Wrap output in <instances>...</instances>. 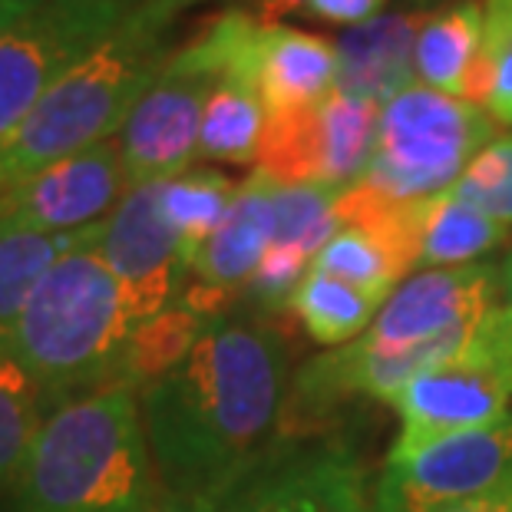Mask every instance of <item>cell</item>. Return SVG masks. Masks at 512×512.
I'll list each match as a JSON object with an SVG mask.
<instances>
[{"label": "cell", "mask_w": 512, "mask_h": 512, "mask_svg": "<svg viewBox=\"0 0 512 512\" xmlns=\"http://www.w3.org/2000/svg\"><path fill=\"white\" fill-rule=\"evenodd\" d=\"M288 397V347L275 328L219 318L189 357L139 394L166 499H228L268 460Z\"/></svg>", "instance_id": "1"}, {"label": "cell", "mask_w": 512, "mask_h": 512, "mask_svg": "<svg viewBox=\"0 0 512 512\" xmlns=\"http://www.w3.org/2000/svg\"><path fill=\"white\" fill-rule=\"evenodd\" d=\"M159 503L139 390L110 384L50 413L0 512H156Z\"/></svg>", "instance_id": "2"}, {"label": "cell", "mask_w": 512, "mask_h": 512, "mask_svg": "<svg viewBox=\"0 0 512 512\" xmlns=\"http://www.w3.org/2000/svg\"><path fill=\"white\" fill-rule=\"evenodd\" d=\"M172 10L149 4L73 63L0 149V192L53 162L116 139L172 53Z\"/></svg>", "instance_id": "3"}, {"label": "cell", "mask_w": 512, "mask_h": 512, "mask_svg": "<svg viewBox=\"0 0 512 512\" xmlns=\"http://www.w3.org/2000/svg\"><path fill=\"white\" fill-rule=\"evenodd\" d=\"M100 238L73 248L43 275L10 347L40 384L50 413L119 384L123 351L136 331L126 288L103 261Z\"/></svg>", "instance_id": "4"}, {"label": "cell", "mask_w": 512, "mask_h": 512, "mask_svg": "<svg viewBox=\"0 0 512 512\" xmlns=\"http://www.w3.org/2000/svg\"><path fill=\"white\" fill-rule=\"evenodd\" d=\"M493 139L499 126L483 106L413 83L380 110L374 156L361 182L400 202L433 199L453 189Z\"/></svg>", "instance_id": "5"}, {"label": "cell", "mask_w": 512, "mask_h": 512, "mask_svg": "<svg viewBox=\"0 0 512 512\" xmlns=\"http://www.w3.org/2000/svg\"><path fill=\"white\" fill-rule=\"evenodd\" d=\"M384 106L334 90L321 103L268 116L255 172L275 185H321L344 192L361 182Z\"/></svg>", "instance_id": "6"}, {"label": "cell", "mask_w": 512, "mask_h": 512, "mask_svg": "<svg viewBox=\"0 0 512 512\" xmlns=\"http://www.w3.org/2000/svg\"><path fill=\"white\" fill-rule=\"evenodd\" d=\"M506 483H512V413L413 453H387L374 512H440Z\"/></svg>", "instance_id": "7"}, {"label": "cell", "mask_w": 512, "mask_h": 512, "mask_svg": "<svg viewBox=\"0 0 512 512\" xmlns=\"http://www.w3.org/2000/svg\"><path fill=\"white\" fill-rule=\"evenodd\" d=\"M219 83V76L185 47L172 53L169 67L116 136L129 189L169 182L189 172L192 159L199 156L205 103Z\"/></svg>", "instance_id": "8"}, {"label": "cell", "mask_w": 512, "mask_h": 512, "mask_svg": "<svg viewBox=\"0 0 512 512\" xmlns=\"http://www.w3.org/2000/svg\"><path fill=\"white\" fill-rule=\"evenodd\" d=\"M129 192L119 139L53 162L0 192V235H60L100 225Z\"/></svg>", "instance_id": "9"}, {"label": "cell", "mask_w": 512, "mask_h": 512, "mask_svg": "<svg viewBox=\"0 0 512 512\" xmlns=\"http://www.w3.org/2000/svg\"><path fill=\"white\" fill-rule=\"evenodd\" d=\"M374 489L351 446L278 443L225 499L222 512H374Z\"/></svg>", "instance_id": "10"}, {"label": "cell", "mask_w": 512, "mask_h": 512, "mask_svg": "<svg viewBox=\"0 0 512 512\" xmlns=\"http://www.w3.org/2000/svg\"><path fill=\"white\" fill-rule=\"evenodd\" d=\"M100 255L123 281L136 328L182 298L185 275H192V268L179 232L162 212V182L139 185L123 195L103 222Z\"/></svg>", "instance_id": "11"}, {"label": "cell", "mask_w": 512, "mask_h": 512, "mask_svg": "<svg viewBox=\"0 0 512 512\" xmlns=\"http://www.w3.org/2000/svg\"><path fill=\"white\" fill-rule=\"evenodd\" d=\"M106 40L50 0H34L0 30V149H4L50 86L96 43Z\"/></svg>", "instance_id": "12"}, {"label": "cell", "mask_w": 512, "mask_h": 512, "mask_svg": "<svg viewBox=\"0 0 512 512\" xmlns=\"http://www.w3.org/2000/svg\"><path fill=\"white\" fill-rule=\"evenodd\" d=\"M499 294V265L473 261L463 268H430L403 281L364 334L384 347H420L450 334H473Z\"/></svg>", "instance_id": "13"}, {"label": "cell", "mask_w": 512, "mask_h": 512, "mask_svg": "<svg viewBox=\"0 0 512 512\" xmlns=\"http://www.w3.org/2000/svg\"><path fill=\"white\" fill-rule=\"evenodd\" d=\"M512 390L486 367L456 361L413 377L390 407L400 417V437L390 453H413L420 446L489 427L509 413Z\"/></svg>", "instance_id": "14"}, {"label": "cell", "mask_w": 512, "mask_h": 512, "mask_svg": "<svg viewBox=\"0 0 512 512\" xmlns=\"http://www.w3.org/2000/svg\"><path fill=\"white\" fill-rule=\"evenodd\" d=\"M413 70L420 86L453 100L483 106L489 96L486 10L479 0H456L423 14Z\"/></svg>", "instance_id": "15"}, {"label": "cell", "mask_w": 512, "mask_h": 512, "mask_svg": "<svg viewBox=\"0 0 512 512\" xmlns=\"http://www.w3.org/2000/svg\"><path fill=\"white\" fill-rule=\"evenodd\" d=\"M337 43L261 20L255 47V90L265 113H294L337 90Z\"/></svg>", "instance_id": "16"}, {"label": "cell", "mask_w": 512, "mask_h": 512, "mask_svg": "<svg viewBox=\"0 0 512 512\" xmlns=\"http://www.w3.org/2000/svg\"><path fill=\"white\" fill-rule=\"evenodd\" d=\"M423 14H380L377 20L351 27L337 43V90L387 106L394 96L417 83L413 50H417Z\"/></svg>", "instance_id": "17"}, {"label": "cell", "mask_w": 512, "mask_h": 512, "mask_svg": "<svg viewBox=\"0 0 512 512\" xmlns=\"http://www.w3.org/2000/svg\"><path fill=\"white\" fill-rule=\"evenodd\" d=\"M271 195H275V182L261 172H252V179L238 185V195L219 232L192 261V275L202 285L222 291H238L248 285L261 255L271 245V225H275Z\"/></svg>", "instance_id": "18"}, {"label": "cell", "mask_w": 512, "mask_h": 512, "mask_svg": "<svg viewBox=\"0 0 512 512\" xmlns=\"http://www.w3.org/2000/svg\"><path fill=\"white\" fill-rule=\"evenodd\" d=\"M100 235H103V222L60 235H40V232L0 235V354L14 347L20 318H24L27 304L34 298L43 275L63 255H70L80 245L96 242Z\"/></svg>", "instance_id": "19"}, {"label": "cell", "mask_w": 512, "mask_h": 512, "mask_svg": "<svg viewBox=\"0 0 512 512\" xmlns=\"http://www.w3.org/2000/svg\"><path fill=\"white\" fill-rule=\"evenodd\" d=\"M509 228L486 215L479 205L463 199L456 189L427 199L423 209V245L420 268H463L473 265L479 255L493 252L506 242Z\"/></svg>", "instance_id": "20"}, {"label": "cell", "mask_w": 512, "mask_h": 512, "mask_svg": "<svg viewBox=\"0 0 512 512\" xmlns=\"http://www.w3.org/2000/svg\"><path fill=\"white\" fill-rule=\"evenodd\" d=\"M209 324L212 321H205L199 311H192L182 301L159 311L156 318L143 321L129 334L123 364H119V384H129L143 394L149 384L172 374L189 357L195 341H199Z\"/></svg>", "instance_id": "21"}, {"label": "cell", "mask_w": 512, "mask_h": 512, "mask_svg": "<svg viewBox=\"0 0 512 512\" xmlns=\"http://www.w3.org/2000/svg\"><path fill=\"white\" fill-rule=\"evenodd\" d=\"M50 407L43 390L14 354H0V496L17 483L34 453Z\"/></svg>", "instance_id": "22"}, {"label": "cell", "mask_w": 512, "mask_h": 512, "mask_svg": "<svg viewBox=\"0 0 512 512\" xmlns=\"http://www.w3.org/2000/svg\"><path fill=\"white\" fill-rule=\"evenodd\" d=\"M265 103L248 83L222 80L212 90L202 116L199 156L215 162L248 166L258 159L261 136H265Z\"/></svg>", "instance_id": "23"}, {"label": "cell", "mask_w": 512, "mask_h": 512, "mask_svg": "<svg viewBox=\"0 0 512 512\" xmlns=\"http://www.w3.org/2000/svg\"><path fill=\"white\" fill-rule=\"evenodd\" d=\"M238 195V185L219 169H189L182 176L162 182V212L182 238L185 261L202 252L205 242L219 232L228 209Z\"/></svg>", "instance_id": "24"}, {"label": "cell", "mask_w": 512, "mask_h": 512, "mask_svg": "<svg viewBox=\"0 0 512 512\" xmlns=\"http://www.w3.org/2000/svg\"><path fill=\"white\" fill-rule=\"evenodd\" d=\"M377 298L321 271H308L291 298V311L318 344H351L374 324Z\"/></svg>", "instance_id": "25"}, {"label": "cell", "mask_w": 512, "mask_h": 512, "mask_svg": "<svg viewBox=\"0 0 512 512\" xmlns=\"http://www.w3.org/2000/svg\"><path fill=\"white\" fill-rule=\"evenodd\" d=\"M311 271L331 275L344 285L384 304L403 285V271L390 248L364 228H337L334 238L311 261Z\"/></svg>", "instance_id": "26"}, {"label": "cell", "mask_w": 512, "mask_h": 512, "mask_svg": "<svg viewBox=\"0 0 512 512\" xmlns=\"http://www.w3.org/2000/svg\"><path fill=\"white\" fill-rule=\"evenodd\" d=\"M337 192L321 189V185H275L271 209H275V225H271V245L298 248L314 258L331 242L337 225L334 215Z\"/></svg>", "instance_id": "27"}, {"label": "cell", "mask_w": 512, "mask_h": 512, "mask_svg": "<svg viewBox=\"0 0 512 512\" xmlns=\"http://www.w3.org/2000/svg\"><path fill=\"white\" fill-rule=\"evenodd\" d=\"M496 222L512 228V133L493 139L453 185Z\"/></svg>", "instance_id": "28"}, {"label": "cell", "mask_w": 512, "mask_h": 512, "mask_svg": "<svg viewBox=\"0 0 512 512\" xmlns=\"http://www.w3.org/2000/svg\"><path fill=\"white\" fill-rule=\"evenodd\" d=\"M486 10V113L512 129V0H483Z\"/></svg>", "instance_id": "29"}, {"label": "cell", "mask_w": 512, "mask_h": 512, "mask_svg": "<svg viewBox=\"0 0 512 512\" xmlns=\"http://www.w3.org/2000/svg\"><path fill=\"white\" fill-rule=\"evenodd\" d=\"M499 281H503V294H499L493 311L476 328L473 344L463 361L493 370L512 390V252L499 265Z\"/></svg>", "instance_id": "30"}, {"label": "cell", "mask_w": 512, "mask_h": 512, "mask_svg": "<svg viewBox=\"0 0 512 512\" xmlns=\"http://www.w3.org/2000/svg\"><path fill=\"white\" fill-rule=\"evenodd\" d=\"M314 258H308L298 248H281V245H268V252L261 255L255 275L248 278V298H252L258 308L265 311H281L291 308V298L298 285L308 275V265Z\"/></svg>", "instance_id": "31"}, {"label": "cell", "mask_w": 512, "mask_h": 512, "mask_svg": "<svg viewBox=\"0 0 512 512\" xmlns=\"http://www.w3.org/2000/svg\"><path fill=\"white\" fill-rule=\"evenodd\" d=\"M53 7L80 20L100 37H110L116 27H123L129 17L146 10L152 0H50Z\"/></svg>", "instance_id": "32"}, {"label": "cell", "mask_w": 512, "mask_h": 512, "mask_svg": "<svg viewBox=\"0 0 512 512\" xmlns=\"http://www.w3.org/2000/svg\"><path fill=\"white\" fill-rule=\"evenodd\" d=\"M387 0H304V14L321 17L328 24L361 27L380 17Z\"/></svg>", "instance_id": "33"}, {"label": "cell", "mask_w": 512, "mask_h": 512, "mask_svg": "<svg viewBox=\"0 0 512 512\" xmlns=\"http://www.w3.org/2000/svg\"><path fill=\"white\" fill-rule=\"evenodd\" d=\"M440 512H512V483L479 493L473 499H463V503H453Z\"/></svg>", "instance_id": "34"}, {"label": "cell", "mask_w": 512, "mask_h": 512, "mask_svg": "<svg viewBox=\"0 0 512 512\" xmlns=\"http://www.w3.org/2000/svg\"><path fill=\"white\" fill-rule=\"evenodd\" d=\"M225 509V499H202V503H185V499H166L162 496V503L156 512H222Z\"/></svg>", "instance_id": "35"}, {"label": "cell", "mask_w": 512, "mask_h": 512, "mask_svg": "<svg viewBox=\"0 0 512 512\" xmlns=\"http://www.w3.org/2000/svg\"><path fill=\"white\" fill-rule=\"evenodd\" d=\"M34 4V0H0V30H4L10 20H17L24 10Z\"/></svg>", "instance_id": "36"}, {"label": "cell", "mask_w": 512, "mask_h": 512, "mask_svg": "<svg viewBox=\"0 0 512 512\" xmlns=\"http://www.w3.org/2000/svg\"><path fill=\"white\" fill-rule=\"evenodd\" d=\"M152 4H156V7H166V10H172V14H176V10L189 7V4H199V0H152Z\"/></svg>", "instance_id": "37"}]
</instances>
